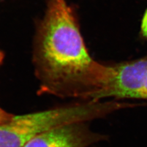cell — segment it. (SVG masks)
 I'll use <instances>...</instances> for the list:
<instances>
[{
    "label": "cell",
    "mask_w": 147,
    "mask_h": 147,
    "mask_svg": "<svg viewBox=\"0 0 147 147\" xmlns=\"http://www.w3.org/2000/svg\"><path fill=\"white\" fill-rule=\"evenodd\" d=\"M33 60L39 95L99 101L104 99L113 74L112 64L91 57L66 0H49Z\"/></svg>",
    "instance_id": "obj_1"
},
{
    "label": "cell",
    "mask_w": 147,
    "mask_h": 147,
    "mask_svg": "<svg viewBox=\"0 0 147 147\" xmlns=\"http://www.w3.org/2000/svg\"><path fill=\"white\" fill-rule=\"evenodd\" d=\"M113 101L87 100L42 112L14 116L0 125V147H24L34 137L55 127L85 123L116 111Z\"/></svg>",
    "instance_id": "obj_2"
},
{
    "label": "cell",
    "mask_w": 147,
    "mask_h": 147,
    "mask_svg": "<svg viewBox=\"0 0 147 147\" xmlns=\"http://www.w3.org/2000/svg\"><path fill=\"white\" fill-rule=\"evenodd\" d=\"M112 66L113 75L105 98L147 100V56Z\"/></svg>",
    "instance_id": "obj_3"
},
{
    "label": "cell",
    "mask_w": 147,
    "mask_h": 147,
    "mask_svg": "<svg viewBox=\"0 0 147 147\" xmlns=\"http://www.w3.org/2000/svg\"><path fill=\"white\" fill-rule=\"evenodd\" d=\"M102 139L103 136L90 131L84 123H77L41 133L24 147H88Z\"/></svg>",
    "instance_id": "obj_4"
},
{
    "label": "cell",
    "mask_w": 147,
    "mask_h": 147,
    "mask_svg": "<svg viewBox=\"0 0 147 147\" xmlns=\"http://www.w3.org/2000/svg\"><path fill=\"white\" fill-rule=\"evenodd\" d=\"M14 116V115L9 113L0 107V125L11 121Z\"/></svg>",
    "instance_id": "obj_5"
},
{
    "label": "cell",
    "mask_w": 147,
    "mask_h": 147,
    "mask_svg": "<svg viewBox=\"0 0 147 147\" xmlns=\"http://www.w3.org/2000/svg\"><path fill=\"white\" fill-rule=\"evenodd\" d=\"M141 31L142 34L143 35V36L147 38V9L144 13L143 18H142L141 25Z\"/></svg>",
    "instance_id": "obj_6"
},
{
    "label": "cell",
    "mask_w": 147,
    "mask_h": 147,
    "mask_svg": "<svg viewBox=\"0 0 147 147\" xmlns=\"http://www.w3.org/2000/svg\"><path fill=\"white\" fill-rule=\"evenodd\" d=\"M4 58V54L1 50H0V66H1L3 63Z\"/></svg>",
    "instance_id": "obj_7"
}]
</instances>
